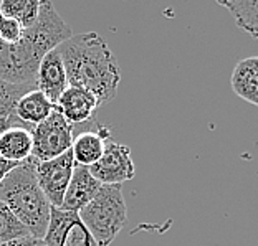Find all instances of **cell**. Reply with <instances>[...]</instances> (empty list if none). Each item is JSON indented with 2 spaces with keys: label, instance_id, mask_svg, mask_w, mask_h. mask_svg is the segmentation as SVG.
Returning <instances> with one entry per match:
<instances>
[{
  "label": "cell",
  "instance_id": "cell-1",
  "mask_svg": "<svg viewBox=\"0 0 258 246\" xmlns=\"http://www.w3.org/2000/svg\"><path fill=\"white\" fill-rule=\"evenodd\" d=\"M72 37V28L61 19L55 5L40 2L37 22L23 30L19 42L9 45L0 40V81L35 88V78L43 56Z\"/></svg>",
  "mask_w": 258,
  "mask_h": 246
},
{
  "label": "cell",
  "instance_id": "cell-2",
  "mask_svg": "<svg viewBox=\"0 0 258 246\" xmlns=\"http://www.w3.org/2000/svg\"><path fill=\"white\" fill-rule=\"evenodd\" d=\"M56 50L61 55L68 86L90 91L99 106L113 101L121 83V69L101 35L96 32L73 35Z\"/></svg>",
  "mask_w": 258,
  "mask_h": 246
},
{
  "label": "cell",
  "instance_id": "cell-3",
  "mask_svg": "<svg viewBox=\"0 0 258 246\" xmlns=\"http://www.w3.org/2000/svg\"><path fill=\"white\" fill-rule=\"evenodd\" d=\"M37 159H27L19 163L0 184V202L10 208L30 236L43 239L50 221L51 205L40 189L35 175Z\"/></svg>",
  "mask_w": 258,
  "mask_h": 246
},
{
  "label": "cell",
  "instance_id": "cell-4",
  "mask_svg": "<svg viewBox=\"0 0 258 246\" xmlns=\"http://www.w3.org/2000/svg\"><path fill=\"white\" fill-rule=\"evenodd\" d=\"M80 218L98 246H109L127 220V207L121 185H101L96 197L81 208Z\"/></svg>",
  "mask_w": 258,
  "mask_h": 246
},
{
  "label": "cell",
  "instance_id": "cell-5",
  "mask_svg": "<svg viewBox=\"0 0 258 246\" xmlns=\"http://www.w3.org/2000/svg\"><path fill=\"white\" fill-rule=\"evenodd\" d=\"M73 139V124H70L55 106L48 118L33 127L32 157L37 160L56 159L72 149Z\"/></svg>",
  "mask_w": 258,
  "mask_h": 246
},
{
  "label": "cell",
  "instance_id": "cell-6",
  "mask_svg": "<svg viewBox=\"0 0 258 246\" xmlns=\"http://www.w3.org/2000/svg\"><path fill=\"white\" fill-rule=\"evenodd\" d=\"M75 169V159L72 149L64 152L63 155L51 160H37L35 166V175L40 189L48 198L51 207L61 208L64 192L68 189V184L72 180Z\"/></svg>",
  "mask_w": 258,
  "mask_h": 246
},
{
  "label": "cell",
  "instance_id": "cell-7",
  "mask_svg": "<svg viewBox=\"0 0 258 246\" xmlns=\"http://www.w3.org/2000/svg\"><path fill=\"white\" fill-rule=\"evenodd\" d=\"M43 243L46 246H98L78 213L55 207H51Z\"/></svg>",
  "mask_w": 258,
  "mask_h": 246
},
{
  "label": "cell",
  "instance_id": "cell-8",
  "mask_svg": "<svg viewBox=\"0 0 258 246\" xmlns=\"http://www.w3.org/2000/svg\"><path fill=\"white\" fill-rule=\"evenodd\" d=\"M88 169L101 185H121L136 175L131 149L118 142H106L101 159Z\"/></svg>",
  "mask_w": 258,
  "mask_h": 246
},
{
  "label": "cell",
  "instance_id": "cell-9",
  "mask_svg": "<svg viewBox=\"0 0 258 246\" xmlns=\"http://www.w3.org/2000/svg\"><path fill=\"white\" fill-rule=\"evenodd\" d=\"M35 88L40 93H43L53 106H56L58 99L68 88L67 71H64V64L58 50L46 53L43 60L40 61L37 78H35Z\"/></svg>",
  "mask_w": 258,
  "mask_h": 246
},
{
  "label": "cell",
  "instance_id": "cell-10",
  "mask_svg": "<svg viewBox=\"0 0 258 246\" xmlns=\"http://www.w3.org/2000/svg\"><path fill=\"white\" fill-rule=\"evenodd\" d=\"M99 106L98 99L83 88L68 86L56 103V109L70 124H88L95 118Z\"/></svg>",
  "mask_w": 258,
  "mask_h": 246
},
{
  "label": "cell",
  "instance_id": "cell-11",
  "mask_svg": "<svg viewBox=\"0 0 258 246\" xmlns=\"http://www.w3.org/2000/svg\"><path fill=\"white\" fill-rule=\"evenodd\" d=\"M99 189H101V184L93 177L90 169L75 163L72 180H70L68 189L63 197L61 210L78 213L96 197Z\"/></svg>",
  "mask_w": 258,
  "mask_h": 246
},
{
  "label": "cell",
  "instance_id": "cell-12",
  "mask_svg": "<svg viewBox=\"0 0 258 246\" xmlns=\"http://www.w3.org/2000/svg\"><path fill=\"white\" fill-rule=\"evenodd\" d=\"M109 129L96 124V131H85L73 139L72 154L76 166L91 167L101 159L106 142H109Z\"/></svg>",
  "mask_w": 258,
  "mask_h": 246
},
{
  "label": "cell",
  "instance_id": "cell-13",
  "mask_svg": "<svg viewBox=\"0 0 258 246\" xmlns=\"http://www.w3.org/2000/svg\"><path fill=\"white\" fill-rule=\"evenodd\" d=\"M232 88L238 98L258 106V56L243 58L235 64Z\"/></svg>",
  "mask_w": 258,
  "mask_h": 246
},
{
  "label": "cell",
  "instance_id": "cell-14",
  "mask_svg": "<svg viewBox=\"0 0 258 246\" xmlns=\"http://www.w3.org/2000/svg\"><path fill=\"white\" fill-rule=\"evenodd\" d=\"M32 131L27 127H9L0 134V157L22 163L32 157Z\"/></svg>",
  "mask_w": 258,
  "mask_h": 246
},
{
  "label": "cell",
  "instance_id": "cell-15",
  "mask_svg": "<svg viewBox=\"0 0 258 246\" xmlns=\"http://www.w3.org/2000/svg\"><path fill=\"white\" fill-rule=\"evenodd\" d=\"M55 106L51 104L43 93L38 90H32L25 93L15 104V114L22 122L28 126H37L45 121L53 113Z\"/></svg>",
  "mask_w": 258,
  "mask_h": 246
},
{
  "label": "cell",
  "instance_id": "cell-16",
  "mask_svg": "<svg viewBox=\"0 0 258 246\" xmlns=\"http://www.w3.org/2000/svg\"><path fill=\"white\" fill-rule=\"evenodd\" d=\"M35 90L30 86H15L0 81V134L9 127H27L33 131L35 126H28L22 122L15 114L17 101L25 95V93Z\"/></svg>",
  "mask_w": 258,
  "mask_h": 246
},
{
  "label": "cell",
  "instance_id": "cell-17",
  "mask_svg": "<svg viewBox=\"0 0 258 246\" xmlns=\"http://www.w3.org/2000/svg\"><path fill=\"white\" fill-rule=\"evenodd\" d=\"M219 5L233 15L238 28L258 40V0H219Z\"/></svg>",
  "mask_w": 258,
  "mask_h": 246
},
{
  "label": "cell",
  "instance_id": "cell-18",
  "mask_svg": "<svg viewBox=\"0 0 258 246\" xmlns=\"http://www.w3.org/2000/svg\"><path fill=\"white\" fill-rule=\"evenodd\" d=\"M40 2L38 0H4L0 12L5 19L15 20L25 30L30 28L38 19Z\"/></svg>",
  "mask_w": 258,
  "mask_h": 246
},
{
  "label": "cell",
  "instance_id": "cell-19",
  "mask_svg": "<svg viewBox=\"0 0 258 246\" xmlns=\"http://www.w3.org/2000/svg\"><path fill=\"white\" fill-rule=\"evenodd\" d=\"M28 236L30 233L22 225V221L10 212L7 205L0 202V244H15Z\"/></svg>",
  "mask_w": 258,
  "mask_h": 246
},
{
  "label": "cell",
  "instance_id": "cell-20",
  "mask_svg": "<svg viewBox=\"0 0 258 246\" xmlns=\"http://www.w3.org/2000/svg\"><path fill=\"white\" fill-rule=\"evenodd\" d=\"M22 33H23V28L12 19H5L2 27H0V40H2L4 43H9V45L17 43L20 40Z\"/></svg>",
  "mask_w": 258,
  "mask_h": 246
},
{
  "label": "cell",
  "instance_id": "cell-21",
  "mask_svg": "<svg viewBox=\"0 0 258 246\" xmlns=\"http://www.w3.org/2000/svg\"><path fill=\"white\" fill-rule=\"evenodd\" d=\"M17 166H19V163L10 162V160H5L4 157H0V184H2V180L7 177V174L10 171H14Z\"/></svg>",
  "mask_w": 258,
  "mask_h": 246
},
{
  "label": "cell",
  "instance_id": "cell-22",
  "mask_svg": "<svg viewBox=\"0 0 258 246\" xmlns=\"http://www.w3.org/2000/svg\"><path fill=\"white\" fill-rule=\"evenodd\" d=\"M15 246H46V244L43 243V239H40V238H33V236H28V238L20 239L19 243H15Z\"/></svg>",
  "mask_w": 258,
  "mask_h": 246
},
{
  "label": "cell",
  "instance_id": "cell-23",
  "mask_svg": "<svg viewBox=\"0 0 258 246\" xmlns=\"http://www.w3.org/2000/svg\"><path fill=\"white\" fill-rule=\"evenodd\" d=\"M4 20H5V17H4V14H2V12H0V27H2Z\"/></svg>",
  "mask_w": 258,
  "mask_h": 246
},
{
  "label": "cell",
  "instance_id": "cell-24",
  "mask_svg": "<svg viewBox=\"0 0 258 246\" xmlns=\"http://www.w3.org/2000/svg\"><path fill=\"white\" fill-rule=\"evenodd\" d=\"M10 246H15V244H10Z\"/></svg>",
  "mask_w": 258,
  "mask_h": 246
},
{
  "label": "cell",
  "instance_id": "cell-25",
  "mask_svg": "<svg viewBox=\"0 0 258 246\" xmlns=\"http://www.w3.org/2000/svg\"><path fill=\"white\" fill-rule=\"evenodd\" d=\"M0 246H4V244H0ZM9 246H10V244H9Z\"/></svg>",
  "mask_w": 258,
  "mask_h": 246
}]
</instances>
